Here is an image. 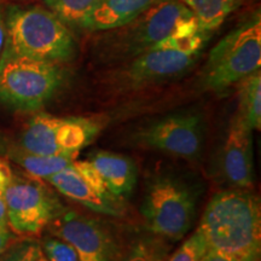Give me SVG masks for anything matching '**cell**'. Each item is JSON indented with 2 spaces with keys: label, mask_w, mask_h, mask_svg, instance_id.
I'll return each instance as SVG.
<instances>
[{
  "label": "cell",
  "mask_w": 261,
  "mask_h": 261,
  "mask_svg": "<svg viewBox=\"0 0 261 261\" xmlns=\"http://www.w3.org/2000/svg\"><path fill=\"white\" fill-rule=\"evenodd\" d=\"M249 127L234 115L219 154L220 175L228 185L249 189L254 184V139Z\"/></svg>",
  "instance_id": "obj_11"
},
{
  "label": "cell",
  "mask_w": 261,
  "mask_h": 261,
  "mask_svg": "<svg viewBox=\"0 0 261 261\" xmlns=\"http://www.w3.org/2000/svg\"><path fill=\"white\" fill-rule=\"evenodd\" d=\"M161 2L165 0H100L79 29L100 33L122 27Z\"/></svg>",
  "instance_id": "obj_13"
},
{
  "label": "cell",
  "mask_w": 261,
  "mask_h": 261,
  "mask_svg": "<svg viewBox=\"0 0 261 261\" xmlns=\"http://www.w3.org/2000/svg\"><path fill=\"white\" fill-rule=\"evenodd\" d=\"M5 37H6V29H5V21L4 17L0 15V58H2L3 51L5 46Z\"/></svg>",
  "instance_id": "obj_29"
},
{
  "label": "cell",
  "mask_w": 261,
  "mask_h": 261,
  "mask_svg": "<svg viewBox=\"0 0 261 261\" xmlns=\"http://www.w3.org/2000/svg\"><path fill=\"white\" fill-rule=\"evenodd\" d=\"M18 238L21 237L16 236L9 227L0 226V255H2L12 243L16 242Z\"/></svg>",
  "instance_id": "obj_27"
},
{
  "label": "cell",
  "mask_w": 261,
  "mask_h": 261,
  "mask_svg": "<svg viewBox=\"0 0 261 261\" xmlns=\"http://www.w3.org/2000/svg\"><path fill=\"white\" fill-rule=\"evenodd\" d=\"M202 185L189 174L163 171L148 178L140 214L148 232L179 241L194 226Z\"/></svg>",
  "instance_id": "obj_3"
},
{
  "label": "cell",
  "mask_w": 261,
  "mask_h": 261,
  "mask_svg": "<svg viewBox=\"0 0 261 261\" xmlns=\"http://www.w3.org/2000/svg\"><path fill=\"white\" fill-rule=\"evenodd\" d=\"M12 2L21 3V4H32V3L37 2V0H12Z\"/></svg>",
  "instance_id": "obj_30"
},
{
  "label": "cell",
  "mask_w": 261,
  "mask_h": 261,
  "mask_svg": "<svg viewBox=\"0 0 261 261\" xmlns=\"http://www.w3.org/2000/svg\"><path fill=\"white\" fill-rule=\"evenodd\" d=\"M11 166L8 161L0 159V226L9 227L8 219H6V204H5V194L8 187L12 178Z\"/></svg>",
  "instance_id": "obj_26"
},
{
  "label": "cell",
  "mask_w": 261,
  "mask_h": 261,
  "mask_svg": "<svg viewBox=\"0 0 261 261\" xmlns=\"http://www.w3.org/2000/svg\"><path fill=\"white\" fill-rule=\"evenodd\" d=\"M40 254V242L31 237H21L0 255V261H37Z\"/></svg>",
  "instance_id": "obj_23"
},
{
  "label": "cell",
  "mask_w": 261,
  "mask_h": 261,
  "mask_svg": "<svg viewBox=\"0 0 261 261\" xmlns=\"http://www.w3.org/2000/svg\"><path fill=\"white\" fill-rule=\"evenodd\" d=\"M192 18L180 0H165L122 27L102 32L94 42V55L102 63H123L151 50Z\"/></svg>",
  "instance_id": "obj_4"
},
{
  "label": "cell",
  "mask_w": 261,
  "mask_h": 261,
  "mask_svg": "<svg viewBox=\"0 0 261 261\" xmlns=\"http://www.w3.org/2000/svg\"><path fill=\"white\" fill-rule=\"evenodd\" d=\"M205 117L198 109H184L137 126L127 136L130 145L173 158L198 161L204 150Z\"/></svg>",
  "instance_id": "obj_7"
},
{
  "label": "cell",
  "mask_w": 261,
  "mask_h": 261,
  "mask_svg": "<svg viewBox=\"0 0 261 261\" xmlns=\"http://www.w3.org/2000/svg\"><path fill=\"white\" fill-rule=\"evenodd\" d=\"M3 55L21 56L51 63H69L76 55L71 29L54 12L39 5L9 6ZM2 55V56H3Z\"/></svg>",
  "instance_id": "obj_2"
},
{
  "label": "cell",
  "mask_w": 261,
  "mask_h": 261,
  "mask_svg": "<svg viewBox=\"0 0 261 261\" xmlns=\"http://www.w3.org/2000/svg\"><path fill=\"white\" fill-rule=\"evenodd\" d=\"M197 228L210 250L261 261V202L248 189L217 192L208 202Z\"/></svg>",
  "instance_id": "obj_1"
},
{
  "label": "cell",
  "mask_w": 261,
  "mask_h": 261,
  "mask_svg": "<svg viewBox=\"0 0 261 261\" xmlns=\"http://www.w3.org/2000/svg\"><path fill=\"white\" fill-rule=\"evenodd\" d=\"M207 250L208 246L203 234L196 228L195 232L188 237L171 256L168 255L167 261H202Z\"/></svg>",
  "instance_id": "obj_22"
},
{
  "label": "cell",
  "mask_w": 261,
  "mask_h": 261,
  "mask_svg": "<svg viewBox=\"0 0 261 261\" xmlns=\"http://www.w3.org/2000/svg\"><path fill=\"white\" fill-rule=\"evenodd\" d=\"M238 87V109L236 115L252 130L261 128V70L248 75Z\"/></svg>",
  "instance_id": "obj_18"
},
{
  "label": "cell",
  "mask_w": 261,
  "mask_h": 261,
  "mask_svg": "<svg viewBox=\"0 0 261 261\" xmlns=\"http://www.w3.org/2000/svg\"><path fill=\"white\" fill-rule=\"evenodd\" d=\"M202 261H247L242 259H237V257L223 255V254H219L217 252H213V250H207V253L204 254L203 259Z\"/></svg>",
  "instance_id": "obj_28"
},
{
  "label": "cell",
  "mask_w": 261,
  "mask_h": 261,
  "mask_svg": "<svg viewBox=\"0 0 261 261\" xmlns=\"http://www.w3.org/2000/svg\"><path fill=\"white\" fill-rule=\"evenodd\" d=\"M169 250L167 240L148 232L126 247L121 261H167Z\"/></svg>",
  "instance_id": "obj_20"
},
{
  "label": "cell",
  "mask_w": 261,
  "mask_h": 261,
  "mask_svg": "<svg viewBox=\"0 0 261 261\" xmlns=\"http://www.w3.org/2000/svg\"><path fill=\"white\" fill-rule=\"evenodd\" d=\"M194 14L201 29L213 33L246 0H180Z\"/></svg>",
  "instance_id": "obj_19"
},
{
  "label": "cell",
  "mask_w": 261,
  "mask_h": 261,
  "mask_svg": "<svg viewBox=\"0 0 261 261\" xmlns=\"http://www.w3.org/2000/svg\"><path fill=\"white\" fill-rule=\"evenodd\" d=\"M67 76L63 64L3 55L0 102L17 112H39L63 89Z\"/></svg>",
  "instance_id": "obj_6"
},
{
  "label": "cell",
  "mask_w": 261,
  "mask_h": 261,
  "mask_svg": "<svg viewBox=\"0 0 261 261\" xmlns=\"http://www.w3.org/2000/svg\"><path fill=\"white\" fill-rule=\"evenodd\" d=\"M55 190L94 213L121 218L126 214L127 204L121 198H106L93 190L74 168L68 167L45 179Z\"/></svg>",
  "instance_id": "obj_12"
},
{
  "label": "cell",
  "mask_w": 261,
  "mask_h": 261,
  "mask_svg": "<svg viewBox=\"0 0 261 261\" xmlns=\"http://www.w3.org/2000/svg\"><path fill=\"white\" fill-rule=\"evenodd\" d=\"M74 168L76 169V172L81 175V178H83L84 180L100 196H103V197L106 198H119L108 189L107 184L103 180L102 175L99 174V172H98L97 168L91 163L90 160H85V161H76V160H75Z\"/></svg>",
  "instance_id": "obj_25"
},
{
  "label": "cell",
  "mask_w": 261,
  "mask_h": 261,
  "mask_svg": "<svg viewBox=\"0 0 261 261\" xmlns=\"http://www.w3.org/2000/svg\"><path fill=\"white\" fill-rule=\"evenodd\" d=\"M52 236L74 248L79 261H121L126 247L109 224L65 210L47 226Z\"/></svg>",
  "instance_id": "obj_10"
},
{
  "label": "cell",
  "mask_w": 261,
  "mask_h": 261,
  "mask_svg": "<svg viewBox=\"0 0 261 261\" xmlns=\"http://www.w3.org/2000/svg\"><path fill=\"white\" fill-rule=\"evenodd\" d=\"M37 261H48V260L46 259V256H45L44 254H42V252H41V254H40V255H39Z\"/></svg>",
  "instance_id": "obj_31"
},
{
  "label": "cell",
  "mask_w": 261,
  "mask_h": 261,
  "mask_svg": "<svg viewBox=\"0 0 261 261\" xmlns=\"http://www.w3.org/2000/svg\"><path fill=\"white\" fill-rule=\"evenodd\" d=\"M40 247L48 261H79V256L69 243L52 234L42 240Z\"/></svg>",
  "instance_id": "obj_24"
},
{
  "label": "cell",
  "mask_w": 261,
  "mask_h": 261,
  "mask_svg": "<svg viewBox=\"0 0 261 261\" xmlns=\"http://www.w3.org/2000/svg\"><path fill=\"white\" fill-rule=\"evenodd\" d=\"M261 67V15L253 12L221 39L201 74L204 90L224 93Z\"/></svg>",
  "instance_id": "obj_5"
},
{
  "label": "cell",
  "mask_w": 261,
  "mask_h": 261,
  "mask_svg": "<svg viewBox=\"0 0 261 261\" xmlns=\"http://www.w3.org/2000/svg\"><path fill=\"white\" fill-rule=\"evenodd\" d=\"M200 55L169 48H151L120 63L116 69L108 74L107 84L119 92H129L167 83L187 73Z\"/></svg>",
  "instance_id": "obj_9"
},
{
  "label": "cell",
  "mask_w": 261,
  "mask_h": 261,
  "mask_svg": "<svg viewBox=\"0 0 261 261\" xmlns=\"http://www.w3.org/2000/svg\"><path fill=\"white\" fill-rule=\"evenodd\" d=\"M9 159L33 177L47 179L57 174L63 169L74 165L75 158L67 155H37L24 151V150L12 146L9 150Z\"/></svg>",
  "instance_id": "obj_17"
},
{
  "label": "cell",
  "mask_w": 261,
  "mask_h": 261,
  "mask_svg": "<svg viewBox=\"0 0 261 261\" xmlns=\"http://www.w3.org/2000/svg\"><path fill=\"white\" fill-rule=\"evenodd\" d=\"M61 116L38 112L25 123L18 138L17 148L37 155H63L57 142Z\"/></svg>",
  "instance_id": "obj_15"
},
{
  "label": "cell",
  "mask_w": 261,
  "mask_h": 261,
  "mask_svg": "<svg viewBox=\"0 0 261 261\" xmlns=\"http://www.w3.org/2000/svg\"><path fill=\"white\" fill-rule=\"evenodd\" d=\"M46 8L65 25L79 29L84 19L93 11L100 0H44Z\"/></svg>",
  "instance_id": "obj_21"
},
{
  "label": "cell",
  "mask_w": 261,
  "mask_h": 261,
  "mask_svg": "<svg viewBox=\"0 0 261 261\" xmlns=\"http://www.w3.org/2000/svg\"><path fill=\"white\" fill-rule=\"evenodd\" d=\"M6 219L18 237H35L67 210L54 188L27 173H12L5 194Z\"/></svg>",
  "instance_id": "obj_8"
},
{
  "label": "cell",
  "mask_w": 261,
  "mask_h": 261,
  "mask_svg": "<svg viewBox=\"0 0 261 261\" xmlns=\"http://www.w3.org/2000/svg\"><path fill=\"white\" fill-rule=\"evenodd\" d=\"M100 130L102 125L91 117H61L57 129V142L61 152L75 158L80 150L89 146L96 139Z\"/></svg>",
  "instance_id": "obj_16"
},
{
  "label": "cell",
  "mask_w": 261,
  "mask_h": 261,
  "mask_svg": "<svg viewBox=\"0 0 261 261\" xmlns=\"http://www.w3.org/2000/svg\"><path fill=\"white\" fill-rule=\"evenodd\" d=\"M89 160L102 175L108 189L116 197L128 200L138 180L136 162L129 156L104 150L96 151Z\"/></svg>",
  "instance_id": "obj_14"
}]
</instances>
